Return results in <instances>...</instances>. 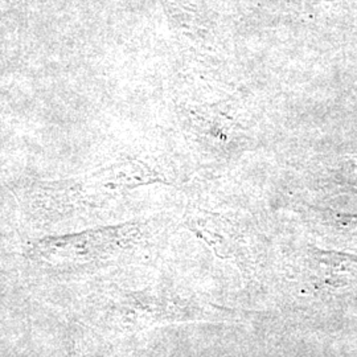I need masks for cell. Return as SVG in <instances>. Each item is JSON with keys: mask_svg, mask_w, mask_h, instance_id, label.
Instances as JSON below:
<instances>
[{"mask_svg": "<svg viewBox=\"0 0 357 357\" xmlns=\"http://www.w3.org/2000/svg\"><path fill=\"white\" fill-rule=\"evenodd\" d=\"M311 268L327 284L343 286L357 282V259L315 250L310 257Z\"/></svg>", "mask_w": 357, "mask_h": 357, "instance_id": "obj_1", "label": "cell"}]
</instances>
